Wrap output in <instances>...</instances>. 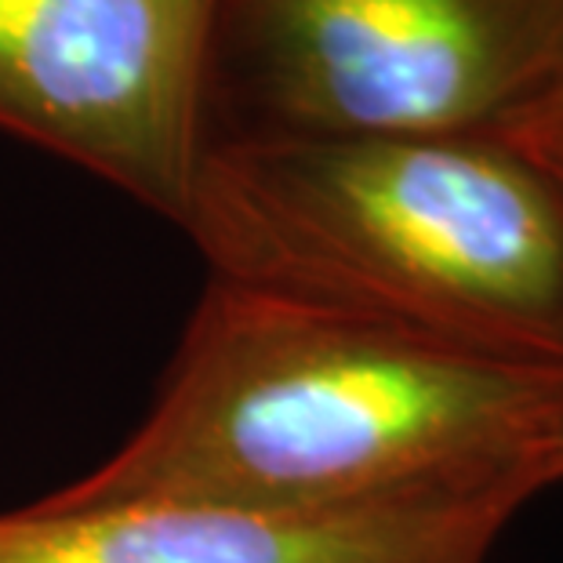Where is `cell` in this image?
<instances>
[{"label":"cell","mask_w":563,"mask_h":563,"mask_svg":"<svg viewBox=\"0 0 563 563\" xmlns=\"http://www.w3.org/2000/svg\"><path fill=\"white\" fill-rule=\"evenodd\" d=\"M183 230L208 277L563 367V178L498 135H241Z\"/></svg>","instance_id":"obj_2"},{"label":"cell","mask_w":563,"mask_h":563,"mask_svg":"<svg viewBox=\"0 0 563 563\" xmlns=\"http://www.w3.org/2000/svg\"><path fill=\"white\" fill-rule=\"evenodd\" d=\"M222 0H0V135L183 225Z\"/></svg>","instance_id":"obj_4"},{"label":"cell","mask_w":563,"mask_h":563,"mask_svg":"<svg viewBox=\"0 0 563 563\" xmlns=\"http://www.w3.org/2000/svg\"><path fill=\"white\" fill-rule=\"evenodd\" d=\"M563 367L208 277L157 400L55 501L350 509L549 487Z\"/></svg>","instance_id":"obj_1"},{"label":"cell","mask_w":563,"mask_h":563,"mask_svg":"<svg viewBox=\"0 0 563 563\" xmlns=\"http://www.w3.org/2000/svg\"><path fill=\"white\" fill-rule=\"evenodd\" d=\"M520 490L350 509H258L203 498L0 512V563H490Z\"/></svg>","instance_id":"obj_5"},{"label":"cell","mask_w":563,"mask_h":563,"mask_svg":"<svg viewBox=\"0 0 563 563\" xmlns=\"http://www.w3.org/2000/svg\"><path fill=\"white\" fill-rule=\"evenodd\" d=\"M563 55V0H222L211 142L495 135Z\"/></svg>","instance_id":"obj_3"},{"label":"cell","mask_w":563,"mask_h":563,"mask_svg":"<svg viewBox=\"0 0 563 563\" xmlns=\"http://www.w3.org/2000/svg\"><path fill=\"white\" fill-rule=\"evenodd\" d=\"M553 484H563V433H560V443L553 451V462H549V487Z\"/></svg>","instance_id":"obj_7"},{"label":"cell","mask_w":563,"mask_h":563,"mask_svg":"<svg viewBox=\"0 0 563 563\" xmlns=\"http://www.w3.org/2000/svg\"><path fill=\"white\" fill-rule=\"evenodd\" d=\"M495 135L563 178V55L542 88Z\"/></svg>","instance_id":"obj_6"}]
</instances>
